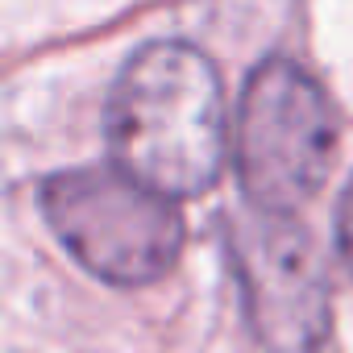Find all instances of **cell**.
<instances>
[{
	"mask_svg": "<svg viewBox=\"0 0 353 353\" xmlns=\"http://www.w3.org/2000/svg\"><path fill=\"white\" fill-rule=\"evenodd\" d=\"M42 212L63 250L104 283L162 279L183 245V216L170 196L121 166L63 170L42 188Z\"/></svg>",
	"mask_w": 353,
	"mask_h": 353,
	"instance_id": "cell-3",
	"label": "cell"
},
{
	"mask_svg": "<svg viewBox=\"0 0 353 353\" xmlns=\"http://www.w3.org/2000/svg\"><path fill=\"white\" fill-rule=\"evenodd\" d=\"M112 166L145 188L188 200L216 183L229 154L225 83L192 42H150L108 92Z\"/></svg>",
	"mask_w": 353,
	"mask_h": 353,
	"instance_id": "cell-1",
	"label": "cell"
},
{
	"mask_svg": "<svg viewBox=\"0 0 353 353\" xmlns=\"http://www.w3.org/2000/svg\"><path fill=\"white\" fill-rule=\"evenodd\" d=\"M229 245L254 336L270 353L320 349L332 324V307L328 266L312 233L295 216L250 208V216L233 225Z\"/></svg>",
	"mask_w": 353,
	"mask_h": 353,
	"instance_id": "cell-4",
	"label": "cell"
},
{
	"mask_svg": "<svg viewBox=\"0 0 353 353\" xmlns=\"http://www.w3.org/2000/svg\"><path fill=\"white\" fill-rule=\"evenodd\" d=\"M336 117L320 83L291 59H266L241 88L233 166L250 208L295 216L328 179Z\"/></svg>",
	"mask_w": 353,
	"mask_h": 353,
	"instance_id": "cell-2",
	"label": "cell"
},
{
	"mask_svg": "<svg viewBox=\"0 0 353 353\" xmlns=\"http://www.w3.org/2000/svg\"><path fill=\"white\" fill-rule=\"evenodd\" d=\"M336 250H341L345 266L353 270V179H349V188L341 192V204H336Z\"/></svg>",
	"mask_w": 353,
	"mask_h": 353,
	"instance_id": "cell-5",
	"label": "cell"
}]
</instances>
